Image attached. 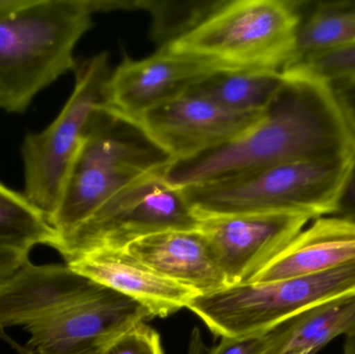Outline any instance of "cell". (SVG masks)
<instances>
[{"mask_svg": "<svg viewBox=\"0 0 355 354\" xmlns=\"http://www.w3.org/2000/svg\"><path fill=\"white\" fill-rule=\"evenodd\" d=\"M282 74L285 87L258 122L219 147L173 162L166 183L183 189L289 162L352 159L355 126L334 87L304 73Z\"/></svg>", "mask_w": 355, "mask_h": 354, "instance_id": "cell-1", "label": "cell"}, {"mask_svg": "<svg viewBox=\"0 0 355 354\" xmlns=\"http://www.w3.org/2000/svg\"><path fill=\"white\" fill-rule=\"evenodd\" d=\"M95 12V0H33L0 21V109L23 114L40 91L75 71V47Z\"/></svg>", "mask_w": 355, "mask_h": 354, "instance_id": "cell-2", "label": "cell"}, {"mask_svg": "<svg viewBox=\"0 0 355 354\" xmlns=\"http://www.w3.org/2000/svg\"><path fill=\"white\" fill-rule=\"evenodd\" d=\"M302 3L217 0L189 30L159 48L218 72H282L293 56Z\"/></svg>", "mask_w": 355, "mask_h": 354, "instance_id": "cell-3", "label": "cell"}, {"mask_svg": "<svg viewBox=\"0 0 355 354\" xmlns=\"http://www.w3.org/2000/svg\"><path fill=\"white\" fill-rule=\"evenodd\" d=\"M350 160H302L182 189L198 220L250 213L331 215Z\"/></svg>", "mask_w": 355, "mask_h": 354, "instance_id": "cell-4", "label": "cell"}, {"mask_svg": "<svg viewBox=\"0 0 355 354\" xmlns=\"http://www.w3.org/2000/svg\"><path fill=\"white\" fill-rule=\"evenodd\" d=\"M355 294V262L322 274L231 285L196 295L187 309L220 338L266 334L295 316Z\"/></svg>", "mask_w": 355, "mask_h": 354, "instance_id": "cell-5", "label": "cell"}, {"mask_svg": "<svg viewBox=\"0 0 355 354\" xmlns=\"http://www.w3.org/2000/svg\"><path fill=\"white\" fill-rule=\"evenodd\" d=\"M72 95L55 120L42 132L27 134L21 147L26 199L50 222L87 127L105 104L110 73L108 53L77 64Z\"/></svg>", "mask_w": 355, "mask_h": 354, "instance_id": "cell-6", "label": "cell"}, {"mask_svg": "<svg viewBox=\"0 0 355 354\" xmlns=\"http://www.w3.org/2000/svg\"><path fill=\"white\" fill-rule=\"evenodd\" d=\"M166 172L150 175L119 191L62 237L56 251L66 263L100 249L123 251L139 239L164 231L198 229V218L183 191L166 183Z\"/></svg>", "mask_w": 355, "mask_h": 354, "instance_id": "cell-7", "label": "cell"}, {"mask_svg": "<svg viewBox=\"0 0 355 354\" xmlns=\"http://www.w3.org/2000/svg\"><path fill=\"white\" fill-rule=\"evenodd\" d=\"M154 318L130 297L101 286L93 294L25 328L24 354H81L101 351L139 322Z\"/></svg>", "mask_w": 355, "mask_h": 354, "instance_id": "cell-8", "label": "cell"}, {"mask_svg": "<svg viewBox=\"0 0 355 354\" xmlns=\"http://www.w3.org/2000/svg\"><path fill=\"white\" fill-rule=\"evenodd\" d=\"M265 112L237 114L186 94L149 110L131 124L178 162L227 143L258 122Z\"/></svg>", "mask_w": 355, "mask_h": 354, "instance_id": "cell-9", "label": "cell"}, {"mask_svg": "<svg viewBox=\"0 0 355 354\" xmlns=\"http://www.w3.org/2000/svg\"><path fill=\"white\" fill-rule=\"evenodd\" d=\"M311 218L295 213H250L198 220L229 286L246 283L270 261Z\"/></svg>", "mask_w": 355, "mask_h": 354, "instance_id": "cell-10", "label": "cell"}, {"mask_svg": "<svg viewBox=\"0 0 355 354\" xmlns=\"http://www.w3.org/2000/svg\"><path fill=\"white\" fill-rule=\"evenodd\" d=\"M216 72L202 62L162 48L143 60L126 57L108 79L104 109L132 123L149 110L189 93Z\"/></svg>", "mask_w": 355, "mask_h": 354, "instance_id": "cell-11", "label": "cell"}, {"mask_svg": "<svg viewBox=\"0 0 355 354\" xmlns=\"http://www.w3.org/2000/svg\"><path fill=\"white\" fill-rule=\"evenodd\" d=\"M100 285L68 265H33L27 262L0 278V332L28 328L64 308L93 294Z\"/></svg>", "mask_w": 355, "mask_h": 354, "instance_id": "cell-12", "label": "cell"}, {"mask_svg": "<svg viewBox=\"0 0 355 354\" xmlns=\"http://www.w3.org/2000/svg\"><path fill=\"white\" fill-rule=\"evenodd\" d=\"M124 251L198 295L229 286L210 241L198 227L149 235L130 243Z\"/></svg>", "mask_w": 355, "mask_h": 354, "instance_id": "cell-13", "label": "cell"}, {"mask_svg": "<svg viewBox=\"0 0 355 354\" xmlns=\"http://www.w3.org/2000/svg\"><path fill=\"white\" fill-rule=\"evenodd\" d=\"M66 264L92 282L141 303L154 317H168L187 308L198 295L160 276L124 249H100Z\"/></svg>", "mask_w": 355, "mask_h": 354, "instance_id": "cell-14", "label": "cell"}, {"mask_svg": "<svg viewBox=\"0 0 355 354\" xmlns=\"http://www.w3.org/2000/svg\"><path fill=\"white\" fill-rule=\"evenodd\" d=\"M355 262V224L329 215L298 233L246 283H267L337 269Z\"/></svg>", "mask_w": 355, "mask_h": 354, "instance_id": "cell-15", "label": "cell"}, {"mask_svg": "<svg viewBox=\"0 0 355 354\" xmlns=\"http://www.w3.org/2000/svg\"><path fill=\"white\" fill-rule=\"evenodd\" d=\"M355 330V294L312 308L273 330L267 354H316Z\"/></svg>", "mask_w": 355, "mask_h": 354, "instance_id": "cell-16", "label": "cell"}, {"mask_svg": "<svg viewBox=\"0 0 355 354\" xmlns=\"http://www.w3.org/2000/svg\"><path fill=\"white\" fill-rule=\"evenodd\" d=\"M285 76L272 71L216 72L190 89L215 105L237 114L265 112L285 87Z\"/></svg>", "mask_w": 355, "mask_h": 354, "instance_id": "cell-17", "label": "cell"}, {"mask_svg": "<svg viewBox=\"0 0 355 354\" xmlns=\"http://www.w3.org/2000/svg\"><path fill=\"white\" fill-rule=\"evenodd\" d=\"M304 4L293 56L285 69L306 58L355 44V12L350 1L319 2L308 14Z\"/></svg>", "mask_w": 355, "mask_h": 354, "instance_id": "cell-18", "label": "cell"}, {"mask_svg": "<svg viewBox=\"0 0 355 354\" xmlns=\"http://www.w3.org/2000/svg\"><path fill=\"white\" fill-rule=\"evenodd\" d=\"M60 235L24 195L0 183V245L31 251L37 245L58 249Z\"/></svg>", "mask_w": 355, "mask_h": 354, "instance_id": "cell-19", "label": "cell"}, {"mask_svg": "<svg viewBox=\"0 0 355 354\" xmlns=\"http://www.w3.org/2000/svg\"><path fill=\"white\" fill-rule=\"evenodd\" d=\"M283 72H298L321 79L331 85L355 78V44L306 58Z\"/></svg>", "mask_w": 355, "mask_h": 354, "instance_id": "cell-20", "label": "cell"}, {"mask_svg": "<svg viewBox=\"0 0 355 354\" xmlns=\"http://www.w3.org/2000/svg\"><path fill=\"white\" fill-rule=\"evenodd\" d=\"M98 354H164L159 334L139 322L108 343Z\"/></svg>", "mask_w": 355, "mask_h": 354, "instance_id": "cell-21", "label": "cell"}, {"mask_svg": "<svg viewBox=\"0 0 355 354\" xmlns=\"http://www.w3.org/2000/svg\"><path fill=\"white\" fill-rule=\"evenodd\" d=\"M273 343V330L241 338H220L208 354H267Z\"/></svg>", "mask_w": 355, "mask_h": 354, "instance_id": "cell-22", "label": "cell"}, {"mask_svg": "<svg viewBox=\"0 0 355 354\" xmlns=\"http://www.w3.org/2000/svg\"><path fill=\"white\" fill-rule=\"evenodd\" d=\"M331 215L355 224V152Z\"/></svg>", "mask_w": 355, "mask_h": 354, "instance_id": "cell-23", "label": "cell"}, {"mask_svg": "<svg viewBox=\"0 0 355 354\" xmlns=\"http://www.w3.org/2000/svg\"><path fill=\"white\" fill-rule=\"evenodd\" d=\"M28 251L0 245V278L10 276L29 262Z\"/></svg>", "mask_w": 355, "mask_h": 354, "instance_id": "cell-24", "label": "cell"}, {"mask_svg": "<svg viewBox=\"0 0 355 354\" xmlns=\"http://www.w3.org/2000/svg\"><path fill=\"white\" fill-rule=\"evenodd\" d=\"M355 126V78L331 85Z\"/></svg>", "mask_w": 355, "mask_h": 354, "instance_id": "cell-25", "label": "cell"}, {"mask_svg": "<svg viewBox=\"0 0 355 354\" xmlns=\"http://www.w3.org/2000/svg\"><path fill=\"white\" fill-rule=\"evenodd\" d=\"M33 0H0V21L10 18L28 6Z\"/></svg>", "mask_w": 355, "mask_h": 354, "instance_id": "cell-26", "label": "cell"}, {"mask_svg": "<svg viewBox=\"0 0 355 354\" xmlns=\"http://www.w3.org/2000/svg\"><path fill=\"white\" fill-rule=\"evenodd\" d=\"M342 354H355V330L352 334L346 336Z\"/></svg>", "mask_w": 355, "mask_h": 354, "instance_id": "cell-27", "label": "cell"}, {"mask_svg": "<svg viewBox=\"0 0 355 354\" xmlns=\"http://www.w3.org/2000/svg\"><path fill=\"white\" fill-rule=\"evenodd\" d=\"M350 6H352V10L355 12V2L350 1Z\"/></svg>", "mask_w": 355, "mask_h": 354, "instance_id": "cell-28", "label": "cell"}, {"mask_svg": "<svg viewBox=\"0 0 355 354\" xmlns=\"http://www.w3.org/2000/svg\"><path fill=\"white\" fill-rule=\"evenodd\" d=\"M100 351H92V353H81V354H98L99 353Z\"/></svg>", "mask_w": 355, "mask_h": 354, "instance_id": "cell-29", "label": "cell"}]
</instances>
